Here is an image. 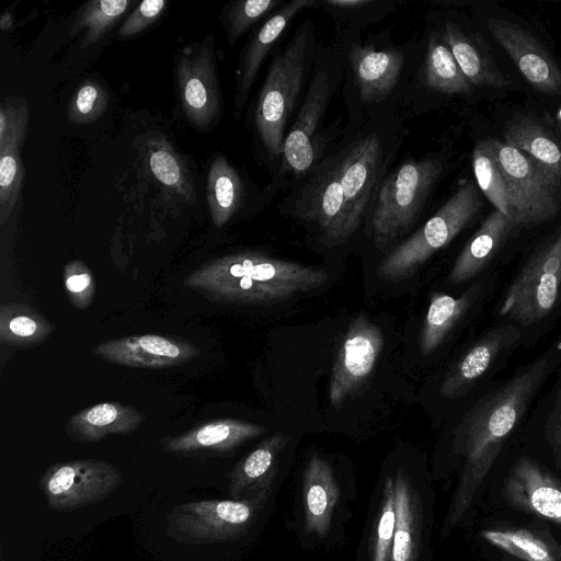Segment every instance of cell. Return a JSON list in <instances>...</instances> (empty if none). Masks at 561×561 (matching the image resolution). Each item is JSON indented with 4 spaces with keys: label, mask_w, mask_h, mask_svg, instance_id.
<instances>
[{
    "label": "cell",
    "mask_w": 561,
    "mask_h": 561,
    "mask_svg": "<svg viewBox=\"0 0 561 561\" xmlns=\"http://www.w3.org/2000/svg\"><path fill=\"white\" fill-rule=\"evenodd\" d=\"M98 358L129 367L160 369L181 366L201 354L185 340L160 334H137L111 339L92 347Z\"/></svg>",
    "instance_id": "7c38bea8"
},
{
    "label": "cell",
    "mask_w": 561,
    "mask_h": 561,
    "mask_svg": "<svg viewBox=\"0 0 561 561\" xmlns=\"http://www.w3.org/2000/svg\"><path fill=\"white\" fill-rule=\"evenodd\" d=\"M265 432V427L247 421L218 419L199 424L179 435L164 437L160 443L163 450L168 453L186 454L209 450L225 453Z\"/></svg>",
    "instance_id": "ac0fdd59"
},
{
    "label": "cell",
    "mask_w": 561,
    "mask_h": 561,
    "mask_svg": "<svg viewBox=\"0 0 561 561\" xmlns=\"http://www.w3.org/2000/svg\"><path fill=\"white\" fill-rule=\"evenodd\" d=\"M134 3L129 0H92L85 2L76 12L70 35L85 31L81 47L91 46L111 31Z\"/></svg>",
    "instance_id": "836d02e7"
},
{
    "label": "cell",
    "mask_w": 561,
    "mask_h": 561,
    "mask_svg": "<svg viewBox=\"0 0 561 561\" xmlns=\"http://www.w3.org/2000/svg\"><path fill=\"white\" fill-rule=\"evenodd\" d=\"M481 202L476 184L462 183L446 203L377 266L383 280L411 277L433 254L447 245L479 213Z\"/></svg>",
    "instance_id": "3957f363"
},
{
    "label": "cell",
    "mask_w": 561,
    "mask_h": 561,
    "mask_svg": "<svg viewBox=\"0 0 561 561\" xmlns=\"http://www.w3.org/2000/svg\"><path fill=\"white\" fill-rule=\"evenodd\" d=\"M381 329L360 314L350 324L337 350L329 383V400L340 407L370 376L382 353Z\"/></svg>",
    "instance_id": "8fae6325"
},
{
    "label": "cell",
    "mask_w": 561,
    "mask_h": 561,
    "mask_svg": "<svg viewBox=\"0 0 561 561\" xmlns=\"http://www.w3.org/2000/svg\"><path fill=\"white\" fill-rule=\"evenodd\" d=\"M396 525L394 477L388 476L383 483L382 504L379 511L373 543L371 561H389Z\"/></svg>",
    "instance_id": "f35d334b"
},
{
    "label": "cell",
    "mask_w": 561,
    "mask_h": 561,
    "mask_svg": "<svg viewBox=\"0 0 561 561\" xmlns=\"http://www.w3.org/2000/svg\"><path fill=\"white\" fill-rule=\"evenodd\" d=\"M443 38L472 87L505 89L511 84L489 51L457 24L447 22Z\"/></svg>",
    "instance_id": "484cf974"
},
{
    "label": "cell",
    "mask_w": 561,
    "mask_h": 561,
    "mask_svg": "<svg viewBox=\"0 0 561 561\" xmlns=\"http://www.w3.org/2000/svg\"><path fill=\"white\" fill-rule=\"evenodd\" d=\"M164 0H145L126 18L118 30L119 38H129L147 30L162 14Z\"/></svg>",
    "instance_id": "7bdbcfd3"
},
{
    "label": "cell",
    "mask_w": 561,
    "mask_h": 561,
    "mask_svg": "<svg viewBox=\"0 0 561 561\" xmlns=\"http://www.w3.org/2000/svg\"><path fill=\"white\" fill-rule=\"evenodd\" d=\"M503 495L514 508L561 525V481L527 457L504 480Z\"/></svg>",
    "instance_id": "9a60e30c"
},
{
    "label": "cell",
    "mask_w": 561,
    "mask_h": 561,
    "mask_svg": "<svg viewBox=\"0 0 561 561\" xmlns=\"http://www.w3.org/2000/svg\"><path fill=\"white\" fill-rule=\"evenodd\" d=\"M481 537L523 561H561V545L549 534L533 529H486Z\"/></svg>",
    "instance_id": "1f68e13d"
},
{
    "label": "cell",
    "mask_w": 561,
    "mask_h": 561,
    "mask_svg": "<svg viewBox=\"0 0 561 561\" xmlns=\"http://www.w3.org/2000/svg\"><path fill=\"white\" fill-rule=\"evenodd\" d=\"M480 285L470 287L459 297L444 293H432L430 306L421 332V353L426 356L434 352L453 328L467 312L480 293Z\"/></svg>",
    "instance_id": "83f0119b"
},
{
    "label": "cell",
    "mask_w": 561,
    "mask_h": 561,
    "mask_svg": "<svg viewBox=\"0 0 561 561\" xmlns=\"http://www.w3.org/2000/svg\"><path fill=\"white\" fill-rule=\"evenodd\" d=\"M261 503L250 500H201L179 504L168 515L170 535L180 541L222 542L243 534Z\"/></svg>",
    "instance_id": "30bf717a"
},
{
    "label": "cell",
    "mask_w": 561,
    "mask_h": 561,
    "mask_svg": "<svg viewBox=\"0 0 561 561\" xmlns=\"http://www.w3.org/2000/svg\"><path fill=\"white\" fill-rule=\"evenodd\" d=\"M504 141L561 180V141L539 121L529 116L515 117L505 129Z\"/></svg>",
    "instance_id": "f1b7e54d"
},
{
    "label": "cell",
    "mask_w": 561,
    "mask_h": 561,
    "mask_svg": "<svg viewBox=\"0 0 561 561\" xmlns=\"http://www.w3.org/2000/svg\"><path fill=\"white\" fill-rule=\"evenodd\" d=\"M280 0H245L230 5L225 27L229 44H233L256 21L273 11Z\"/></svg>",
    "instance_id": "60d3db41"
},
{
    "label": "cell",
    "mask_w": 561,
    "mask_h": 561,
    "mask_svg": "<svg viewBox=\"0 0 561 561\" xmlns=\"http://www.w3.org/2000/svg\"><path fill=\"white\" fill-rule=\"evenodd\" d=\"M310 184L306 216L320 228L322 239L329 245L345 241L352 233L335 162L323 169Z\"/></svg>",
    "instance_id": "44dd1931"
},
{
    "label": "cell",
    "mask_w": 561,
    "mask_h": 561,
    "mask_svg": "<svg viewBox=\"0 0 561 561\" xmlns=\"http://www.w3.org/2000/svg\"><path fill=\"white\" fill-rule=\"evenodd\" d=\"M486 27L534 89L561 96V69L536 37L503 19H488Z\"/></svg>",
    "instance_id": "4fadbf2b"
},
{
    "label": "cell",
    "mask_w": 561,
    "mask_h": 561,
    "mask_svg": "<svg viewBox=\"0 0 561 561\" xmlns=\"http://www.w3.org/2000/svg\"><path fill=\"white\" fill-rule=\"evenodd\" d=\"M206 197L216 228L224 227L242 205L243 183L236 169L221 154L209 167Z\"/></svg>",
    "instance_id": "f546056e"
},
{
    "label": "cell",
    "mask_w": 561,
    "mask_h": 561,
    "mask_svg": "<svg viewBox=\"0 0 561 561\" xmlns=\"http://www.w3.org/2000/svg\"><path fill=\"white\" fill-rule=\"evenodd\" d=\"M519 339V331L513 325L489 330L455 364L445 377L439 391L446 398L465 393L492 366L499 355Z\"/></svg>",
    "instance_id": "d6986e66"
},
{
    "label": "cell",
    "mask_w": 561,
    "mask_h": 561,
    "mask_svg": "<svg viewBox=\"0 0 561 561\" xmlns=\"http://www.w3.org/2000/svg\"><path fill=\"white\" fill-rule=\"evenodd\" d=\"M122 481V473L108 461L77 459L48 467L39 486L51 510L70 512L105 500Z\"/></svg>",
    "instance_id": "9c48e42d"
},
{
    "label": "cell",
    "mask_w": 561,
    "mask_h": 561,
    "mask_svg": "<svg viewBox=\"0 0 561 561\" xmlns=\"http://www.w3.org/2000/svg\"><path fill=\"white\" fill-rule=\"evenodd\" d=\"M64 283L69 302L82 310L91 306L95 294V279L81 260H72L64 267Z\"/></svg>",
    "instance_id": "b9f144b4"
},
{
    "label": "cell",
    "mask_w": 561,
    "mask_h": 561,
    "mask_svg": "<svg viewBox=\"0 0 561 561\" xmlns=\"http://www.w3.org/2000/svg\"><path fill=\"white\" fill-rule=\"evenodd\" d=\"M497 162L517 226L552 220L560 210L561 180L519 149L495 138L484 139Z\"/></svg>",
    "instance_id": "277c9868"
},
{
    "label": "cell",
    "mask_w": 561,
    "mask_h": 561,
    "mask_svg": "<svg viewBox=\"0 0 561 561\" xmlns=\"http://www.w3.org/2000/svg\"><path fill=\"white\" fill-rule=\"evenodd\" d=\"M328 278L322 268L244 251L204 263L183 284L217 302L268 305L319 288Z\"/></svg>",
    "instance_id": "7a4b0ae2"
},
{
    "label": "cell",
    "mask_w": 561,
    "mask_h": 561,
    "mask_svg": "<svg viewBox=\"0 0 561 561\" xmlns=\"http://www.w3.org/2000/svg\"><path fill=\"white\" fill-rule=\"evenodd\" d=\"M313 0H291L277 10L251 37L237 69L234 110L238 114L247 102L261 65L293 18L301 10L314 5Z\"/></svg>",
    "instance_id": "ffe728a7"
},
{
    "label": "cell",
    "mask_w": 561,
    "mask_h": 561,
    "mask_svg": "<svg viewBox=\"0 0 561 561\" xmlns=\"http://www.w3.org/2000/svg\"><path fill=\"white\" fill-rule=\"evenodd\" d=\"M55 327L37 310L21 302L0 307V342L8 346L30 347L46 341Z\"/></svg>",
    "instance_id": "4dcf8cb0"
},
{
    "label": "cell",
    "mask_w": 561,
    "mask_h": 561,
    "mask_svg": "<svg viewBox=\"0 0 561 561\" xmlns=\"http://www.w3.org/2000/svg\"><path fill=\"white\" fill-rule=\"evenodd\" d=\"M553 129H554L553 134L561 141V108L558 110V112L554 115Z\"/></svg>",
    "instance_id": "bcb514c9"
},
{
    "label": "cell",
    "mask_w": 561,
    "mask_h": 561,
    "mask_svg": "<svg viewBox=\"0 0 561 561\" xmlns=\"http://www.w3.org/2000/svg\"><path fill=\"white\" fill-rule=\"evenodd\" d=\"M472 169L479 188L496 210L511 217V203L503 173L484 140L479 141L472 153Z\"/></svg>",
    "instance_id": "e575fe53"
},
{
    "label": "cell",
    "mask_w": 561,
    "mask_h": 561,
    "mask_svg": "<svg viewBox=\"0 0 561 561\" xmlns=\"http://www.w3.org/2000/svg\"><path fill=\"white\" fill-rule=\"evenodd\" d=\"M340 490L329 462L318 455L308 460L304 474L305 528L323 538L328 535Z\"/></svg>",
    "instance_id": "cb8c5ba5"
},
{
    "label": "cell",
    "mask_w": 561,
    "mask_h": 561,
    "mask_svg": "<svg viewBox=\"0 0 561 561\" xmlns=\"http://www.w3.org/2000/svg\"><path fill=\"white\" fill-rule=\"evenodd\" d=\"M442 170L435 158L409 160L383 180L371 218L378 249L391 244L413 225Z\"/></svg>",
    "instance_id": "5b68a950"
},
{
    "label": "cell",
    "mask_w": 561,
    "mask_h": 561,
    "mask_svg": "<svg viewBox=\"0 0 561 561\" xmlns=\"http://www.w3.org/2000/svg\"><path fill=\"white\" fill-rule=\"evenodd\" d=\"M380 158L379 138L371 134L352 142L335 161L352 234L359 226L376 186Z\"/></svg>",
    "instance_id": "5bb4252c"
},
{
    "label": "cell",
    "mask_w": 561,
    "mask_h": 561,
    "mask_svg": "<svg viewBox=\"0 0 561 561\" xmlns=\"http://www.w3.org/2000/svg\"><path fill=\"white\" fill-rule=\"evenodd\" d=\"M144 412L134 405L102 402L71 415L66 433L77 442H99L110 435H127L140 427Z\"/></svg>",
    "instance_id": "603a6c76"
},
{
    "label": "cell",
    "mask_w": 561,
    "mask_h": 561,
    "mask_svg": "<svg viewBox=\"0 0 561 561\" xmlns=\"http://www.w3.org/2000/svg\"><path fill=\"white\" fill-rule=\"evenodd\" d=\"M546 438L554 456L556 468L561 473V387L546 424Z\"/></svg>",
    "instance_id": "ee69618b"
},
{
    "label": "cell",
    "mask_w": 561,
    "mask_h": 561,
    "mask_svg": "<svg viewBox=\"0 0 561 561\" xmlns=\"http://www.w3.org/2000/svg\"><path fill=\"white\" fill-rule=\"evenodd\" d=\"M213 35L180 49L175 61V81L187 121L198 129L211 127L222 113Z\"/></svg>",
    "instance_id": "ba28073f"
},
{
    "label": "cell",
    "mask_w": 561,
    "mask_h": 561,
    "mask_svg": "<svg viewBox=\"0 0 561 561\" xmlns=\"http://www.w3.org/2000/svg\"><path fill=\"white\" fill-rule=\"evenodd\" d=\"M288 436L276 433L264 439L241 459L230 474L229 494L232 500H250L263 504L277 473V459Z\"/></svg>",
    "instance_id": "e0dca14e"
},
{
    "label": "cell",
    "mask_w": 561,
    "mask_h": 561,
    "mask_svg": "<svg viewBox=\"0 0 561 561\" xmlns=\"http://www.w3.org/2000/svg\"><path fill=\"white\" fill-rule=\"evenodd\" d=\"M327 4L340 8H356L370 3L369 0H327Z\"/></svg>",
    "instance_id": "f6af8a7d"
},
{
    "label": "cell",
    "mask_w": 561,
    "mask_h": 561,
    "mask_svg": "<svg viewBox=\"0 0 561 561\" xmlns=\"http://www.w3.org/2000/svg\"><path fill=\"white\" fill-rule=\"evenodd\" d=\"M329 99V79L318 71L309 85L298 116L284 139L283 169L294 174H304L316 159L314 134L324 114Z\"/></svg>",
    "instance_id": "2e32d148"
},
{
    "label": "cell",
    "mask_w": 561,
    "mask_h": 561,
    "mask_svg": "<svg viewBox=\"0 0 561 561\" xmlns=\"http://www.w3.org/2000/svg\"><path fill=\"white\" fill-rule=\"evenodd\" d=\"M108 105V93L96 80H85L69 101L68 118L79 125L91 124L99 119Z\"/></svg>",
    "instance_id": "8d00e7d4"
},
{
    "label": "cell",
    "mask_w": 561,
    "mask_h": 561,
    "mask_svg": "<svg viewBox=\"0 0 561 561\" xmlns=\"http://www.w3.org/2000/svg\"><path fill=\"white\" fill-rule=\"evenodd\" d=\"M148 162L158 181L184 195L188 201L194 199V188L188 173L168 144L154 141L148 154Z\"/></svg>",
    "instance_id": "d590c367"
},
{
    "label": "cell",
    "mask_w": 561,
    "mask_h": 561,
    "mask_svg": "<svg viewBox=\"0 0 561 561\" xmlns=\"http://www.w3.org/2000/svg\"><path fill=\"white\" fill-rule=\"evenodd\" d=\"M554 366L553 351L542 354L466 414L461 424L463 463L442 537L449 535L470 508L501 449Z\"/></svg>",
    "instance_id": "6da1fadb"
},
{
    "label": "cell",
    "mask_w": 561,
    "mask_h": 561,
    "mask_svg": "<svg viewBox=\"0 0 561 561\" xmlns=\"http://www.w3.org/2000/svg\"><path fill=\"white\" fill-rule=\"evenodd\" d=\"M396 525L389 561H417L420 515L415 492L403 469L394 477Z\"/></svg>",
    "instance_id": "4316f807"
},
{
    "label": "cell",
    "mask_w": 561,
    "mask_h": 561,
    "mask_svg": "<svg viewBox=\"0 0 561 561\" xmlns=\"http://www.w3.org/2000/svg\"><path fill=\"white\" fill-rule=\"evenodd\" d=\"M424 75L427 87L438 92L462 94L472 89L445 39L436 34L428 38Z\"/></svg>",
    "instance_id": "d6a6232c"
},
{
    "label": "cell",
    "mask_w": 561,
    "mask_h": 561,
    "mask_svg": "<svg viewBox=\"0 0 561 561\" xmlns=\"http://www.w3.org/2000/svg\"><path fill=\"white\" fill-rule=\"evenodd\" d=\"M28 127V108L22 99L5 98L0 106V150L21 149Z\"/></svg>",
    "instance_id": "ab89813d"
},
{
    "label": "cell",
    "mask_w": 561,
    "mask_h": 561,
    "mask_svg": "<svg viewBox=\"0 0 561 561\" xmlns=\"http://www.w3.org/2000/svg\"><path fill=\"white\" fill-rule=\"evenodd\" d=\"M308 28L299 27L274 58L255 107V127L272 158L282 154L284 131L301 89L308 48Z\"/></svg>",
    "instance_id": "8992f818"
},
{
    "label": "cell",
    "mask_w": 561,
    "mask_h": 561,
    "mask_svg": "<svg viewBox=\"0 0 561 561\" xmlns=\"http://www.w3.org/2000/svg\"><path fill=\"white\" fill-rule=\"evenodd\" d=\"M21 149L0 150V225L12 214L23 180Z\"/></svg>",
    "instance_id": "74e56055"
},
{
    "label": "cell",
    "mask_w": 561,
    "mask_h": 561,
    "mask_svg": "<svg viewBox=\"0 0 561 561\" xmlns=\"http://www.w3.org/2000/svg\"><path fill=\"white\" fill-rule=\"evenodd\" d=\"M350 62L355 84L364 102L387 96L397 84L404 64L403 54L394 49L377 50L373 45H354Z\"/></svg>",
    "instance_id": "7402d4cb"
},
{
    "label": "cell",
    "mask_w": 561,
    "mask_h": 561,
    "mask_svg": "<svg viewBox=\"0 0 561 561\" xmlns=\"http://www.w3.org/2000/svg\"><path fill=\"white\" fill-rule=\"evenodd\" d=\"M561 295V229L529 257L505 293L501 316L529 325L542 320Z\"/></svg>",
    "instance_id": "52a82bcc"
},
{
    "label": "cell",
    "mask_w": 561,
    "mask_h": 561,
    "mask_svg": "<svg viewBox=\"0 0 561 561\" xmlns=\"http://www.w3.org/2000/svg\"><path fill=\"white\" fill-rule=\"evenodd\" d=\"M516 227L511 217L493 210L457 256L449 282L457 285L479 274Z\"/></svg>",
    "instance_id": "d4e9b609"
}]
</instances>
